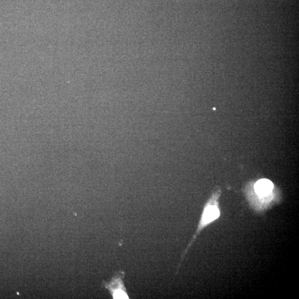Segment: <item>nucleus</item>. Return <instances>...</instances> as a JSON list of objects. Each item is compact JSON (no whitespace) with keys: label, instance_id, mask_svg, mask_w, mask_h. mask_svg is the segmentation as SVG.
Masks as SVG:
<instances>
[{"label":"nucleus","instance_id":"nucleus-1","mask_svg":"<svg viewBox=\"0 0 299 299\" xmlns=\"http://www.w3.org/2000/svg\"><path fill=\"white\" fill-rule=\"evenodd\" d=\"M220 216V212L217 205H213L211 202L208 203L205 208H204L195 234L194 235L191 241L189 242L186 250L184 251L183 254L182 255L181 262L184 256L187 254L189 248L191 247L192 243L195 241L197 236L200 234L201 231L213 221L218 219Z\"/></svg>","mask_w":299,"mask_h":299},{"label":"nucleus","instance_id":"nucleus-2","mask_svg":"<svg viewBox=\"0 0 299 299\" xmlns=\"http://www.w3.org/2000/svg\"><path fill=\"white\" fill-rule=\"evenodd\" d=\"M124 272H118L114 275L111 281L104 283V287L111 293L113 299H129L124 282Z\"/></svg>","mask_w":299,"mask_h":299},{"label":"nucleus","instance_id":"nucleus-3","mask_svg":"<svg viewBox=\"0 0 299 299\" xmlns=\"http://www.w3.org/2000/svg\"><path fill=\"white\" fill-rule=\"evenodd\" d=\"M274 184L272 181L267 179L259 180L254 185L256 193L261 196H266L272 192Z\"/></svg>","mask_w":299,"mask_h":299}]
</instances>
